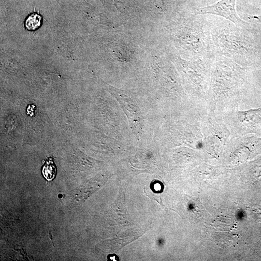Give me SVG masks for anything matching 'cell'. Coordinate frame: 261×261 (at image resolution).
I'll use <instances>...</instances> for the list:
<instances>
[{
  "label": "cell",
  "instance_id": "obj_1",
  "mask_svg": "<svg viewBox=\"0 0 261 261\" xmlns=\"http://www.w3.org/2000/svg\"><path fill=\"white\" fill-rule=\"evenodd\" d=\"M212 59L207 110L222 116L238 109L249 89L251 68L224 57Z\"/></svg>",
  "mask_w": 261,
  "mask_h": 261
},
{
  "label": "cell",
  "instance_id": "obj_2",
  "mask_svg": "<svg viewBox=\"0 0 261 261\" xmlns=\"http://www.w3.org/2000/svg\"><path fill=\"white\" fill-rule=\"evenodd\" d=\"M252 26L243 28L226 19L209 24L212 58L224 57L249 68L261 63V42Z\"/></svg>",
  "mask_w": 261,
  "mask_h": 261
},
{
  "label": "cell",
  "instance_id": "obj_3",
  "mask_svg": "<svg viewBox=\"0 0 261 261\" xmlns=\"http://www.w3.org/2000/svg\"><path fill=\"white\" fill-rule=\"evenodd\" d=\"M177 60L198 104L207 110L212 59L197 58L185 60L178 58Z\"/></svg>",
  "mask_w": 261,
  "mask_h": 261
},
{
  "label": "cell",
  "instance_id": "obj_4",
  "mask_svg": "<svg viewBox=\"0 0 261 261\" xmlns=\"http://www.w3.org/2000/svg\"><path fill=\"white\" fill-rule=\"evenodd\" d=\"M222 117L232 136L251 134L261 137V107L245 111L236 109Z\"/></svg>",
  "mask_w": 261,
  "mask_h": 261
},
{
  "label": "cell",
  "instance_id": "obj_5",
  "mask_svg": "<svg viewBox=\"0 0 261 261\" xmlns=\"http://www.w3.org/2000/svg\"><path fill=\"white\" fill-rule=\"evenodd\" d=\"M196 14L217 15L243 28H249L252 26L238 15L236 10V0H219L211 5L198 8Z\"/></svg>",
  "mask_w": 261,
  "mask_h": 261
},
{
  "label": "cell",
  "instance_id": "obj_6",
  "mask_svg": "<svg viewBox=\"0 0 261 261\" xmlns=\"http://www.w3.org/2000/svg\"><path fill=\"white\" fill-rule=\"evenodd\" d=\"M114 93L127 116L131 129L137 133H142L143 117L137 103L119 89Z\"/></svg>",
  "mask_w": 261,
  "mask_h": 261
},
{
  "label": "cell",
  "instance_id": "obj_7",
  "mask_svg": "<svg viewBox=\"0 0 261 261\" xmlns=\"http://www.w3.org/2000/svg\"><path fill=\"white\" fill-rule=\"evenodd\" d=\"M42 16L37 13H32L29 15L25 22V25L27 29L34 30L39 28L42 23Z\"/></svg>",
  "mask_w": 261,
  "mask_h": 261
},
{
  "label": "cell",
  "instance_id": "obj_8",
  "mask_svg": "<svg viewBox=\"0 0 261 261\" xmlns=\"http://www.w3.org/2000/svg\"><path fill=\"white\" fill-rule=\"evenodd\" d=\"M42 173L44 177L48 181L52 180L56 175V167L53 160L50 158L44 164Z\"/></svg>",
  "mask_w": 261,
  "mask_h": 261
},
{
  "label": "cell",
  "instance_id": "obj_9",
  "mask_svg": "<svg viewBox=\"0 0 261 261\" xmlns=\"http://www.w3.org/2000/svg\"><path fill=\"white\" fill-rule=\"evenodd\" d=\"M35 106L33 105H29L27 109V114L30 116H33L34 114V110Z\"/></svg>",
  "mask_w": 261,
  "mask_h": 261
},
{
  "label": "cell",
  "instance_id": "obj_10",
  "mask_svg": "<svg viewBox=\"0 0 261 261\" xmlns=\"http://www.w3.org/2000/svg\"><path fill=\"white\" fill-rule=\"evenodd\" d=\"M249 18H253L256 20L257 22L261 24V15H249Z\"/></svg>",
  "mask_w": 261,
  "mask_h": 261
},
{
  "label": "cell",
  "instance_id": "obj_11",
  "mask_svg": "<svg viewBox=\"0 0 261 261\" xmlns=\"http://www.w3.org/2000/svg\"><path fill=\"white\" fill-rule=\"evenodd\" d=\"M154 188L156 190H160V184L159 183L156 184L154 185Z\"/></svg>",
  "mask_w": 261,
  "mask_h": 261
}]
</instances>
